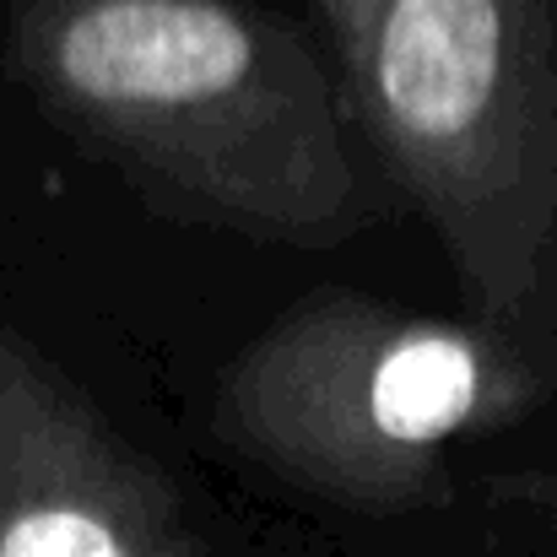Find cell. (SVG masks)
Returning <instances> with one entry per match:
<instances>
[{"instance_id": "cell-5", "label": "cell", "mask_w": 557, "mask_h": 557, "mask_svg": "<svg viewBox=\"0 0 557 557\" xmlns=\"http://www.w3.org/2000/svg\"><path fill=\"white\" fill-rule=\"evenodd\" d=\"M493 498L498 504H515V509H531L536 525L547 531V547L557 557V466H531V471H493L487 476Z\"/></svg>"}, {"instance_id": "cell-3", "label": "cell", "mask_w": 557, "mask_h": 557, "mask_svg": "<svg viewBox=\"0 0 557 557\" xmlns=\"http://www.w3.org/2000/svg\"><path fill=\"white\" fill-rule=\"evenodd\" d=\"M547 358L358 293L293 304L216 389V433L271 476L352 509L449 498V444L536 411Z\"/></svg>"}, {"instance_id": "cell-4", "label": "cell", "mask_w": 557, "mask_h": 557, "mask_svg": "<svg viewBox=\"0 0 557 557\" xmlns=\"http://www.w3.org/2000/svg\"><path fill=\"white\" fill-rule=\"evenodd\" d=\"M0 557H206L180 487L0 325Z\"/></svg>"}, {"instance_id": "cell-1", "label": "cell", "mask_w": 557, "mask_h": 557, "mask_svg": "<svg viewBox=\"0 0 557 557\" xmlns=\"http://www.w3.org/2000/svg\"><path fill=\"white\" fill-rule=\"evenodd\" d=\"M44 114L189 222L342 244L373 200L314 54L238 0H22Z\"/></svg>"}, {"instance_id": "cell-2", "label": "cell", "mask_w": 557, "mask_h": 557, "mask_svg": "<svg viewBox=\"0 0 557 557\" xmlns=\"http://www.w3.org/2000/svg\"><path fill=\"white\" fill-rule=\"evenodd\" d=\"M466 314L557 369V0H314Z\"/></svg>"}]
</instances>
